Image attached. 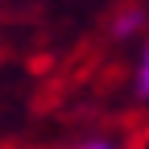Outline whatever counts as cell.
I'll list each match as a JSON object with an SVG mask.
<instances>
[{"mask_svg":"<svg viewBox=\"0 0 149 149\" xmlns=\"http://www.w3.org/2000/svg\"><path fill=\"white\" fill-rule=\"evenodd\" d=\"M87 149H108V145H87Z\"/></svg>","mask_w":149,"mask_h":149,"instance_id":"cell-2","label":"cell"},{"mask_svg":"<svg viewBox=\"0 0 149 149\" xmlns=\"http://www.w3.org/2000/svg\"><path fill=\"white\" fill-rule=\"evenodd\" d=\"M137 91L149 95V50H145V62H141V74H137Z\"/></svg>","mask_w":149,"mask_h":149,"instance_id":"cell-1","label":"cell"}]
</instances>
